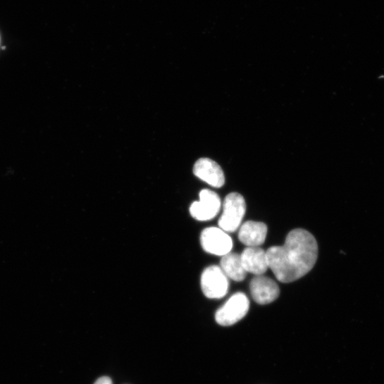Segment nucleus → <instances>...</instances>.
I'll return each instance as SVG.
<instances>
[{
    "mask_svg": "<svg viewBox=\"0 0 384 384\" xmlns=\"http://www.w3.org/2000/svg\"><path fill=\"white\" fill-rule=\"evenodd\" d=\"M241 259L246 271L256 275L264 274L269 268L266 252L260 247H247Z\"/></svg>",
    "mask_w": 384,
    "mask_h": 384,
    "instance_id": "10",
    "label": "nucleus"
},
{
    "mask_svg": "<svg viewBox=\"0 0 384 384\" xmlns=\"http://www.w3.org/2000/svg\"><path fill=\"white\" fill-rule=\"evenodd\" d=\"M267 233L268 227L264 223L248 221L240 229L239 240L247 247H259L264 244Z\"/></svg>",
    "mask_w": 384,
    "mask_h": 384,
    "instance_id": "9",
    "label": "nucleus"
},
{
    "mask_svg": "<svg viewBox=\"0 0 384 384\" xmlns=\"http://www.w3.org/2000/svg\"><path fill=\"white\" fill-rule=\"evenodd\" d=\"M246 211L244 197L237 192L230 193L223 203V213L218 222L219 228L225 233H235L241 225Z\"/></svg>",
    "mask_w": 384,
    "mask_h": 384,
    "instance_id": "2",
    "label": "nucleus"
},
{
    "mask_svg": "<svg viewBox=\"0 0 384 384\" xmlns=\"http://www.w3.org/2000/svg\"><path fill=\"white\" fill-rule=\"evenodd\" d=\"M94 384H113L112 380L106 376L99 378Z\"/></svg>",
    "mask_w": 384,
    "mask_h": 384,
    "instance_id": "12",
    "label": "nucleus"
},
{
    "mask_svg": "<svg viewBox=\"0 0 384 384\" xmlns=\"http://www.w3.org/2000/svg\"><path fill=\"white\" fill-rule=\"evenodd\" d=\"M250 290L253 299L259 304H267L275 301L280 295L278 284L271 278L256 275L251 281Z\"/></svg>",
    "mask_w": 384,
    "mask_h": 384,
    "instance_id": "7",
    "label": "nucleus"
},
{
    "mask_svg": "<svg viewBox=\"0 0 384 384\" xmlns=\"http://www.w3.org/2000/svg\"><path fill=\"white\" fill-rule=\"evenodd\" d=\"M220 265L226 276L235 281L242 282L247 278V272L242 265L241 254L230 252L222 257Z\"/></svg>",
    "mask_w": 384,
    "mask_h": 384,
    "instance_id": "11",
    "label": "nucleus"
},
{
    "mask_svg": "<svg viewBox=\"0 0 384 384\" xmlns=\"http://www.w3.org/2000/svg\"><path fill=\"white\" fill-rule=\"evenodd\" d=\"M201 287L204 295L209 299L223 297L228 291V278L221 267L211 266L202 274Z\"/></svg>",
    "mask_w": 384,
    "mask_h": 384,
    "instance_id": "4",
    "label": "nucleus"
},
{
    "mask_svg": "<svg viewBox=\"0 0 384 384\" xmlns=\"http://www.w3.org/2000/svg\"><path fill=\"white\" fill-rule=\"evenodd\" d=\"M268 267L277 280L289 283L309 273L318 257L316 238L307 230L297 228L287 235L285 244L266 252Z\"/></svg>",
    "mask_w": 384,
    "mask_h": 384,
    "instance_id": "1",
    "label": "nucleus"
},
{
    "mask_svg": "<svg viewBox=\"0 0 384 384\" xmlns=\"http://www.w3.org/2000/svg\"><path fill=\"white\" fill-rule=\"evenodd\" d=\"M193 171L196 177L213 187L220 188L225 183V176L221 168L209 159L198 160Z\"/></svg>",
    "mask_w": 384,
    "mask_h": 384,
    "instance_id": "8",
    "label": "nucleus"
},
{
    "mask_svg": "<svg viewBox=\"0 0 384 384\" xmlns=\"http://www.w3.org/2000/svg\"><path fill=\"white\" fill-rule=\"evenodd\" d=\"M203 249L211 254L223 256L233 248V241L226 233L220 228H205L200 237Z\"/></svg>",
    "mask_w": 384,
    "mask_h": 384,
    "instance_id": "5",
    "label": "nucleus"
},
{
    "mask_svg": "<svg viewBox=\"0 0 384 384\" xmlns=\"http://www.w3.org/2000/svg\"><path fill=\"white\" fill-rule=\"evenodd\" d=\"M249 306L248 297L243 292H237L217 311L216 321L221 326H232L247 316Z\"/></svg>",
    "mask_w": 384,
    "mask_h": 384,
    "instance_id": "3",
    "label": "nucleus"
},
{
    "mask_svg": "<svg viewBox=\"0 0 384 384\" xmlns=\"http://www.w3.org/2000/svg\"><path fill=\"white\" fill-rule=\"evenodd\" d=\"M221 207L219 196L210 190H203L199 193V200L191 204L190 212L196 220L206 221L215 218Z\"/></svg>",
    "mask_w": 384,
    "mask_h": 384,
    "instance_id": "6",
    "label": "nucleus"
}]
</instances>
